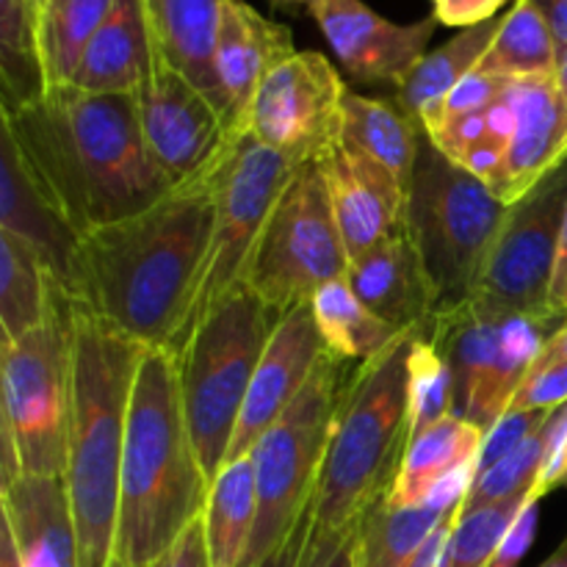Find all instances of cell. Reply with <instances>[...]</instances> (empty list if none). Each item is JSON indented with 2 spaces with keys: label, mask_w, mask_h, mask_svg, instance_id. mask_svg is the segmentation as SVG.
Masks as SVG:
<instances>
[{
  "label": "cell",
  "mask_w": 567,
  "mask_h": 567,
  "mask_svg": "<svg viewBox=\"0 0 567 567\" xmlns=\"http://www.w3.org/2000/svg\"><path fill=\"white\" fill-rule=\"evenodd\" d=\"M219 166L81 236L66 297L144 349L172 352L210 247Z\"/></svg>",
  "instance_id": "cell-1"
},
{
  "label": "cell",
  "mask_w": 567,
  "mask_h": 567,
  "mask_svg": "<svg viewBox=\"0 0 567 567\" xmlns=\"http://www.w3.org/2000/svg\"><path fill=\"white\" fill-rule=\"evenodd\" d=\"M0 125L78 236L127 219L175 188L144 142L136 94L55 86L20 109H0Z\"/></svg>",
  "instance_id": "cell-2"
},
{
  "label": "cell",
  "mask_w": 567,
  "mask_h": 567,
  "mask_svg": "<svg viewBox=\"0 0 567 567\" xmlns=\"http://www.w3.org/2000/svg\"><path fill=\"white\" fill-rule=\"evenodd\" d=\"M208 487L188 435L175 354L144 349L127 408L116 563L147 567L158 559L203 515Z\"/></svg>",
  "instance_id": "cell-3"
},
{
  "label": "cell",
  "mask_w": 567,
  "mask_h": 567,
  "mask_svg": "<svg viewBox=\"0 0 567 567\" xmlns=\"http://www.w3.org/2000/svg\"><path fill=\"white\" fill-rule=\"evenodd\" d=\"M142 354V343L72 302L64 485L75 518L81 567L114 563L127 408Z\"/></svg>",
  "instance_id": "cell-4"
},
{
  "label": "cell",
  "mask_w": 567,
  "mask_h": 567,
  "mask_svg": "<svg viewBox=\"0 0 567 567\" xmlns=\"http://www.w3.org/2000/svg\"><path fill=\"white\" fill-rule=\"evenodd\" d=\"M419 336L402 332L343 388L310 502V540L349 529L396 482L410 446V352Z\"/></svg>",
  "instance_id": "cell-5"
},
{
  "label": "cell",
  "mask_w": 567,
  "mask_h": 567,
  "mask_svg": "<svg viewBox=\"0 0 567 567\" xmlns=\"http://www.w3.org/2000/svg\"><path fill=\"white\" fill-rule=\"evenodd\" d=\"M280 319L282 313L244 282L199 321L175 354L188 435L208 485L225 468L244 399Z\"/></svg>",
  "instance_id": "cell-6"
},
{
  "label": "cell",
  "mask_w": 567,
  "mask_h": 567,
  "mask_svg": "<svg viewBox=\"0 0 567 567\" xmlns=\"http://www.w3.org/2000/svg\"><path fill=\"white\" fill-rule=\"evenodd\" d=\"M72 302L53 280L48 321L0 347V491L20 476H61L70 426Z\"/></svg>",
  "instance_id": "cell-7"
},
{
  "label": "cell",
  "mask_w": 567,
  "mask_h": 567,
  "mask_svg": "<svg viewBox=\"0 0 567 567\" xmlns=\"http://www.w3.org/2000/svg\"><path fill=\"white\" fill-rule=\"evenodd\" d=\"M507 205L424 133L408 188L404 227L437 297V313L468 302Z\"/></svg>",
  "instance_id": "cell-8"
},
{
  "label": "cell",
  "mask_w": 567,
  "mask_h": 567,
  "mask_svg": "<svg viewBox=\"0 0 567 567\" xmlns=\"http://www.w3.org/2000/svg\"><path fill=\"white\" fill-rule=\"evenodd\" d=\"M343 388L341 360L327 352L305 391L249 452L258 487V518L241 567L266 563L308 515Z\"/></svg>",
  "instance_id": "cell-9"
},
{
  "label": "cell",
  "mask_w": 567,
  "mask_h": 567,
  "mask_svg": "<svg viewBox=\"0 0 567 567\" xmlns=\"http://www.w3.org/2000/svg\"><path fill=\"white\" fill-rule=\"evenodd\" d=\"M565 321L559 313H507L476 299L437 313L430 338L452 371L454 415L491 430Z\"/></svg>",
  "instance_id": "cell-10"
},
{
  "label": "cell",
  "mask_w": 567,
  "mask_h": 567,
  "mask_svg": "<svg viewBox=\"0 0 567 567\" xmlns=\"http://www.w3.org/2000/svg\"><path fill=\"white\" fill-rule=\"evenodd\" d=\"M349 255L332 214L319 158L302 161L277 199L249 260L247 286L277 313L308 305L327 282L347 277Z\"/></svg>",
  "instance_id": "cell-11"
},
{
  "label": "cell",
  "mask_w": 567,
  "mask_h": 567,
  "mask_svg": "<svg viewBox=\"0 0 567 567\" xmlns=\"http://www.w3.org/2000/svg\"><path fill=\"white\" fill-rule=\"evenodd\" d=\"M299 161L275 153L266 144L255 142L249 133L238 136L221 158L216 175V214L210 247L205 255L199 286L188 308L186 321L175 338L172 354L181 352L199 321L221 302L230 291L247 282L249 260L260 241L266 221L277 199L291 183Z\"/></svg>",
  "instance_id": "cell-12"
},
{
  "label": "cell",
  "mask_w": 567,
  "mask_h": 567,
  "mask_svg": "<svg viewBox=\"0 0 567 567\" xmlns=\"http://www.w3.org/2000/svg\"><path fill=\"white\" fill-rule=\"evenodd\" d=\"M567 210V158L507 205L474 297L507 313H554L548 305Z\"/></svg>",
  "instance_id": "cell-13"
},
{
  "label": "cell",
  "mask_w": 567,
  "mask_h": 567,
  "mask_svg": "<svg viewBox=\"0 0 567 567\" xmlns=\"http://www.w3.org/2000/svg\"><path fill=\"white\" fill-rule=\"evenodd\" d=\"M343 94L347 86L327 55L297 50L264 78L249 109L247 133L299 164L319 158L341 138Z\"/></svg>",
  "instance_id": "cell-14"
},
{
  "label": "cell",
  "mask_w": 567,
  "mask_h": 567,
  "mask_svg": "<svg viewBox=\"0 0 567 567\" xmlns=\"http://www.w3.org/2000/svg\"><path fill=\"white\" fill-rule=\"evenodd\" d=\"M136 100L144 142L172 186L214 169L238 138L221 111L164 61L138 89Z\"/></svg>",
  "instance_id": "cell-15"
},
{
  "label": "cell",
  "mask_w": 567,
  "mask_h": 567,
  "mask_svg": "<svg viewBox=\"0 0 567 567\" xmlns=\"http://www.w3.org/2000/svg\"><path fill=\"white\" fill-rule=\"evenodd\" d=\"M310 11L354 81L391 83L396 89L424 59L437 28L435 17L399 25L369 9L363 0H319Z\"/></svg>",
  "instance_id": "cell-16"
},
{
  "label": "cell",
  "mask_w": 567,
  "mask_h": 567,
  "mask_svg": "<svg viewBox=\"0 0 567 567\" xmlns=\"http://www.w3.org/2000/svg\"><path fill=\"white\" fill-rule=\"evenodd\" d=\"M327 347L316 324L313 308L299 305L288 310L277 324L258 369H255L252 385H249L244 410L238 415L236 435H233L227 463L247 457L264 432L286 413L293 399L305 391L313 371L324 360Z\"/></svg>",
  "instance_id": "cell-17"
},
{
  "label": "cell",
  "mask_w": 567,
  "mask_h": 567,
  "mask_svg": "<svg viewBox=\"0 0 567 567\" xmlns=\"http://www.w3.org/2000/svg\"><path fill=\"white\" fill-rule=\"evenodd\" d=\"M319 164L349 260L402 230L408 188L391 172L341 138L319 155Z\"/></svg>",
  "instance_id": "cell-18"
},
{
  "label": "cell",
  "mask_w": 567,
  "mask_h": 567,
  "mask_svg": "<svg viewBox=\"0 0 567 567\" xmlns=\"http://www.w3.org/2000/svg\"><path fill=\"white\" fill-rule=\"evenodd\" d=\"M513 133L504 150L502 169L491 183L504 205L518 203L548 172L567 158L563 105L554 78H524L507 89Z\"/></svg>",
  "instance_id": "cell-19"
},
{
  "label": "cell",
  "mask_w": 567,
  "mask_h": 567,
  "mask_svg": "<svg viewBox=\"0 0 567 567\" xmlns=\"http://www.w3.org/2000/svg\"><path fill=\"white\" fill-rule=\"evenodd\" d=\"M293 53V37L286 25L266 20L244 0L227 3L216 42V78L233 133H247V116L260 83Z\"/></svg>",
  "instance_id": "cell-20"
},
{
  "label": "cell",
  "mask_w": 567,
  "mask_h": 567,
  "mask_svg": "<svg viewBox=\"0 0 567 567\" xmlns=\"http://www.w3.org/2000/svg\"><path fill=\"white\" fill-rule=\"evenodd\" d=\"M347 280L354 293L388 324L402 332L419 330L430 336L437 316V297L410 241L408 227L360 258L349 260Z\"/></svg>",
  "instance_id": "cell-21"
},
{
  "label": "cell",
  "mask_w": 567,
  "mask_h": 567,
  "mask_svg": "<svg viewBox=\"0 0 567 567\" xmlns=\"http://www.w3.org/2000/svg\"><path fill=\"white\" fill-rule=\"evenodd\" d=\"M0 518L22 567H81L70 493L61 476H20L0 491Z\"/></svg>",
  "instance_id": "cell-22"
},
{
  "label": "cell",
  "mask_w": 567,
  "mask_h": 567,
  "mask_svg": "<svg viewBox=\"0 0 567 567\" xmlns=\"http://www.w3.org/2000/svg\"><path fill=\"white\" fill-rule=\"evenodd\" d=\"M0 233L25 241L44 269L61 288H66L75 264L81 236L44 199L28 175L11 133L0 125Z\"/></svg>",
  "instance_id": "cell-23"
},
{
  "label": "cell",
  "mask_w": 567,
  "mask_h": 567,
  "mask_svg": "<svg viewBox=\"0 0 567 567\" xmlns=\"http://www.w3.org/2000/svg\"><path fill=\"white\" fill-rule=\"evenodd\" d=\"M161 64L147 0H116L89 42L70 86L94 94H136Z\"/></svg>",
  "instance_id": "cell-24"
},
{
  "label": "cell",
  "mask_w": 567,
  "mask_h": 567,
  "mask_svg": "<svg viewBox=\"0 0 567 567\" xmlns=\"http://www.w3.org/2000/svg\"><path fill=\"white\" fill-rule=\"evenodd\" d=\"M227 3L230 0H147L150 25L161 61L192 81L221 111L225 120V94L216 78V42H219Z\"/></svg>",
  "instance_id": "cell-25"
},
{
  "label": "cell",
  "mask_w": 567,
  "mask_h": 567,
  "mask_svg": "<svg viewBox=\"0 0 567 567\" xmlns=\"http://www.w3.org/2000/svg\"><path fill=\"white\" fill-rule=\"evenodd\" d=\"M476 468L449 480L430 502L419 507H391L385 498L358 518V567H408L432 532L463 507Z\"/></svg>",
  "instance_id": "cell-26"
},
{
  "label": "cell",
  "mask_w": 567,
  "mask_h": 567,
  "mask_svg": "<svg viewBox=\"0 0 567 567\" xmlns=\"http://www.w3.org/2000/svg\"><path fill=\"white\" fill-rule=\"evenodd\" d=\"M482 443H485V430L471 421L460 415L437 421L435 426L410 441L404 463L385 502L391 507H419L430 502L449 480L476 468Z\"/></svg>",
  "instance_id": "cell-27"
},
{
  "label": "cell",
  "mask_w": 567,
  "mask_h": 567,
  "mask_svg": "<svg viewBox=\"0 0 567 567\" xmlns=\"http://www.w3.org/2000/svg\"><path fill=\"white\" fill-rule=\"evenodd\" d=\"M424 133V127L410 120L391 100L363 97L352 89L343 94L341 142L377 161L404 188H410L413 181Z\"/></svg>",
  "instance_id": "cell-28"
},
{
  "label": "cell",
  "mask_w": 567,
  "mask_h": 567,
  "mask_svg": "<svg viewBox=\"0 0 567 567\" xmlns=\"http://www.w3.org/2000/svg\"><path fill=\"white\" fill-rule=\"evenodd\" d=\"M498 25H502V17H493V20L480 22V25L463 28L443 48L426 53L415 64V70L410 72L408 81L396 89V100L393 103L410 120L424 127L437 114L443 100L480 66L482 55L491 48Z\"/></svg>",
  "instance_id": "cell-29"
},
{
  "label": "cell",
  "mask_w": 567,
  "mask_h": 567,
  "mask_svg": "<svg viewBox=\"0 0 567 567\" xmlns=\"http://www.w3.org/2000/svg\"><path fill=\"white\" fill-rule=\"evenodd\" d=\"M258 518V487L252 457L227 463L208 487L203 509L210 565L241 567Z\"/></svg>",
  "instance_id": "cell-30"
},
{
  "label": "cell",
  "mask_w": 567,
  "mask_h": 567,
  "mask_svg": "<svg viewBox=\"0 0 567 567\" xmlns=\"http://www.w3.org/2000/svg\"><path fill=\"white\" fill-rule=\"evenodd\" d=\"M316 324H319L324 347L341 363H369L399 341L402 330L388 324L354 293L347 277L332 280L310 299Z\"/></svg>",
  "instance_id": "cell-31"
},
{
  "label": "cell",
  "mask_w": 567,
  "mask_h": 567,
  "mask_svg": "<svg viewBox=\"0 0 567 567\" xmlns=\"http://www.w3.org/2000/svg\"><path fill=\"white\" fill-rule=\"evenodd\" d=\"M53 277L39 255L11 233H0V338L17 341L48 321Z\"/></svg>",
  "instance_id": "cell-32"
},
{
  "label": "cell",
  "mask_w": 567,
  "mask_h": 567,
  "mask_svg": "<svg viewBox=\"0 0 567 567\" xmlns=\"http://www.w3.org/2000/svg\"><path fill=\"white\" fill-rule=\"evenodd\" d=\"M557 61L559 44L546 17L532 0H515L513 9L502 17V25L476 70L504 81H524V78H554Z\"/></svg>",
  "instance_id": "cell-33"
},
{
  "label": "cell",
  "mask_w": 567,
  "mask_h": 567,
  "mask_svg": "<svg viewBox=\"0 0 567 567\" xmlns=\"http://www.w3.org/2000/svg\"><path fill=\"white\" fill-rule=\"evenodd\" d=\"M0 109H20L48 92L39 42V9L33 0H0Z\"/></svg>",
  "instance_id": "cell-34"
},
{
  "label": "cell",
  "mask_w": 567,
  "mask_h": 567,
  "mask_svg": "<svg viewBox=\"0 0 567 567\" xmlns=\"http://www.w3.org/2000/svg\"><path fill=\"white\" fill-rule=\"evenodd\" d=\"M116 0H50L39 20L48 89L70 86L89 42L109 20Z\"/></svg>",
  "instance_id": "cell-35"
},
{
  "label": "cell",
  "mask_w": 567,
  "mask_h": 567,
  "mask_svg": "<svg viewBox=\"0 0 567 567\" xmlns=\"http://www.w3.org/2000/svg\"><path fill=\"white\" fill-rule=\"evenodd\" d=\"M535 493L476 509H460L452 532V567H493L509 529L515 526Z\"/></svg>",
  "instance_id": "cell-36"
},
{
  "label": "cell",
  "mask_w": 567,
  "mask_h": 567,
  "mask_svg": "<svg viewBox=\"0 0 567 567\" xmlns=\"http://www.w3.org/2000/svg\"><path fill=\"white\" fill-rule=\"evenodd\" d=\"M454 415V380L432 338L421 332L410 352V441Z\"/></svg>",
  "instance_id": "cell-37"
},
{
  "label": "cell",
  "mask_w": 567,
  "mask_h": 567,
  "mask_svg": "<svg viewBox=\"0 0 567 567\" xmlns=\"http://www.w3.org/2000/svg\"><path fill=\"white\" fill-rule=\"evenodd\" d=\"M543 454H546V426L532 435L524 446L515 449L507 460L476 474L463 498V509L487 507V504L507 502V498L535 491Z\"/></svg>",
  "instance_id": "cell-38"
},
{
  "label": "cell",
  "mask_w": 567,
  "mask_h": 567,
  "mask_svg": "<svg viewBox=\"0 0 567 567\" xmlns=\"http://www.w3.org/2000/svg\"><path fill=\"white\" fill-rule=\"evenodd\" d=\"M567 404V360L554 352L546 343L532 369L526 371L524 382L515 391L513 413H540V410H559Z\"/></svg>",
  "instance_id": "cell-39"
},
{
  "label": "cell",
  "mask_w": 567,
  "mask_h": 567,
  "mask_svg": "<svg viewBox=\"0 0 567 567\" xmlns=\"http://www.w3.org/2000/svg\"><path fill=\"white\" fill-rule=\"evenodd\" d=\"M551 413L554 410H548V413L546 410H540V413H513V410H507V413L485 432V443H482L480 460H476V474L493 468V465H498L502 460H507L515 449L524 446L532 435H537V432L548 424Z\"/></svg>",
  "instance_id": "cell-40"
},
{
  "label": "cell",
  "mask_w": 567,
  "mask_h": 567,
  "mask_svg": "<svg viewBox=\"0 0 567 567\" xmlns=\"http://www.w3.org/2000/svg\"><path fill=\"white\" fill-rule=\"evenodd\" d=\"M509 89V81L496 75H485V72L474 70L437 109V114L432 116L430 122L424 125V131L430 133L432 127L441 125L443 120H452V116H463V114H474V111H485L491 105H496L498 100L504 97V92Z\"/></svg>",
  "instance_id": "cell-41"
},
{
  "label": "cell",
  "mask_w": 567,
  "mask_h": 567,
  "mask_svg": "<svg viewBox=\"0 0 567 567\" xmlns=\"http://www.w3.org/2000/svg\"><path fill=\"white\" fill-rule=\"evenodd\" d=\"M567 487V404L554 410L546 424V454H543L540 474L535 482V496L546 498L548 493Z\"/></svg>",
  "instance_id": "cell-42"
},
{
  "label": "cell",
  "mask_w": 567,
  "mask_h": 567,
  "mask_svg": "<svg viewBox=\"0 0 567 567\" xmlns=\"http://www.w3.org/2000/svg\"><path fill=\"white\" fill-rule=\"evenodd\" d=\"M302 567H358V520L327 540L308 537Z\"/></svg>",
  "instance_id": "cell-43"
},
{
  "label": "cell",
  "mask_w": 567,
  "mask_h": 567,
  "mask_svg": "<svg viewBox=\"0 0 567 567\" xmlns=\"http://www.w3.org/2000/svg\"><path fill=\"white\" fill-rule=\"evenodd\" d=\"M147 567H214L210 565L208 537H205L203 515Z\"/></svg>",
  "instance_id": "cell-44"
},
{
  "label": "cell",
  "mask_w": 567,
  "mask_h": 567,
  "mask_svg": "<svg viewBox=\"0 0 567 567\" xmlns=\"http://www.w3.org/2000/svg\"><path fill=\"white\" fill-rule=\"evenodd\" d=\"M507 0H432V17L437 25L471 28L493 20Z\"/></svg>",
  "instance_id": "cell-45"
},
{
  "label": "cell",
  "mask_w": 567,
  "mask_h": 567,
  "mask_svg": "<svg viewBox=\"0 0 567 567\" xmlns=\"http://www.w3.org/2000/svg\"><path fill=\"white\" fill-rule=\"evenodd\" d=\"M537 509H540V498H532V502L524 507V513L518 515L513 529H509L507 540H504L502 551H498L493 567H518L520 559H524V554L529 551L532 540H535Z\"/></svg>",
  "instance_id": "cell-46"
},
{
  "label": "cell",
  "mask_w": 567,
  "mask_h": 567,
  "mask_svg": "<svg viewBox=\"0 0 567 567\" xmlns=\"http://www.w3.org/2000/svg\"><path fill=\"white\" fill-rule=\"evenodd\" d=\"M460 509L454 515H449V518L432 532L430 540L424 543V548L415 554L413 563L408 567H452V532H454V520H457Z\"/></svg>",
  "instance_id": "cell-47"
},
{
  "label": "cell",
  "mask_w": 567,
  "mask_h": 567,
  "mask_svg": "<svg viewBox=\"0 0 567 567\" xmlns=\"http://www.w3.org/2000/svg\"><path fill=\"white\" fill-rule=\"evenodd\" d=\"M308 537H310V509L305 515L302 524L293 529V535L271 554L266 563H260L258 567H302L305 563V548H308Z\"/></svg>",
  "instance_id": "cell-48"
},
{
  "label": "cell",
  "mask_w": 567,
  "mask_h": 567,
  "mask_svg": "<svg viewBox=\"0 0 567 567\" xmlns=\"http://www.w3.org/2000/svg\"><path fill=\"white\" fill-rule=\"evenodd\" d=\"M548 305H551L554 313L567 316V210H565V221H563V236H559L557 264H554L551 293H548Z\"/></svg>",
  "instance_id": "cell-49"
},
{
  "label": "cell",
  "mask_w": 567,
  "mask_h": 567,
  "mask_svg": "<svg viewBox=\"0 0 567 567\" xmlns=\"http://www.w3.org/2000/svg\"><path fill=\"white\" fill-rule=\"evenodd\" d=\"M532 3H535L537 11L546 17L559 50H565L567 48V0H532Z\"/></svg>",
  "instance_id": "cell-50"
},
{
  "label": "cell",
  "mask_w": 567,
  "mask_h": 567,
  "mask_svg": "<svg viewBox=\"0 0 567 567\" xmlns=\"http://www.w3.org/2000/svg\"><path fill=\"white\" fill-rule=\"evenodd\" d=\"M554 83H557L559 105H563V127H565V144H567V48L559 50L557 72H554Z\"/></svg>",
  "instance_id": "cell-51"
},
{
  "label": "cell",
  "mask_w": 567,
  "mask_h": 567,
  "mask_svg": "<svg viewBox=\"0 0 567 567\" xmlns=\"http://www.w3.org/2000/svg\"><path fill=\"white\" fill-rule=\"evenodd\" d=\"M0 567H22L20 557H17L14 537H11V529L3 518H0Z\"/></svg>",
  "instance_id": "cell-52"
},
{
  "label": "cell",
  "mask_w": 567,
  "mask_h": 567,
  "mask_svg": "<svg viewBox=\"0 0 567 567\" xmlns=\"http://www.w3.org/2000/svg\"><path fill=\"white\" fill-rule=\"evenodd\" d=\"M548 347H551L557 354H563V358L567 360V321L563 327H559L557 332H554V338L548 341Z\"/></svg>",
  "instance_id": "cell-53"
},
{
  "label": "cell",
  "mask_w": 567,
  "mask_h": 567,
  "mask_svg": "<svg viewBox=\"0 0 567 567\" xmlns=\"http://www.w3.org/2000/svg\"><path fill=\"white\" fill-rule=\"evenodd\" d=\"M271 3H275L277 9H293V6H308V9H313L319 0H271Z\"/></svg>",
  "instance_id": "cell-54"
},
{
  "label": "cell",
  "mask_w": 567,
  "mask_h": 567,
  "mask_svg": "<svg viewBox=\"0 0 567 567\" xmlns=\"http://www.w3.org/2000/svg\"><path fill=\"white\" fill-rule=\"evenodd\" d=\"M33 3H37V9H39V20H42V14H44V9H48L50 0H33Z\"/></svg>",
  "instance_id": "cell-55"
},
{
  "label": "cell",
  "mask_w": 567,
  "mask_h": 567,
  "mask_svg": "<svg viewBox=\"0 0 567 567\" xmlns=\"http://www.w3.org/2000/svg\"><path fill=\"white\" fill-rule=\"evenodd\" d=\"M559 551L567 554V537H565V543H563V546H559Z\"/></svg>",
  "instance_id": "cell-56"
},
{
  "label": "cell",
  "mask_w": 567,
  "mask_h": 567,
  "mask_svg": "<svg viewBox=\"0 0 567 567\" xmlns=\"http://www.w3.org/2000/svg\"><path fill=\"white\" fill-rule=\"evenodd\" d=\"M111 567H127V565H122V563H116V559H114V563H111Z\"/></svg>",
  "instance_id": "cell-57"
}]
</instances>
